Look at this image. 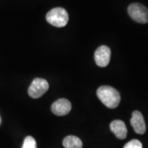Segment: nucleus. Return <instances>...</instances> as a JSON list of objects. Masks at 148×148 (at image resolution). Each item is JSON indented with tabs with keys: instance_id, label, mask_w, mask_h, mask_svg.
Returning <instances> with one entry per match:
<instances>
[{
	"instance_id": "1",
	"label": "nucleus",
	"mask_w": 148,
	"mask_h": 148,
	"mask_svg": "<svg viewBox=\"0 0 148 148\" xmlns=\"http://www.w3.org/2000/svg\"><path fill=\"white\" fill-rule=\"evenodd\" d=\"M97 95L101 102L109 108H115L121 101L119 92L110 86H101L97 90Z\"/></svg>"
},
{
	"instance_id": "7",
	"label": "nucleus",
	"mask_w": 148,
	"mask_h": 148,
	"mask_svg": "<svg viewBox=\"0 0 148 148\" xmlns=\"http://www.w3.org/2000/svg\"><path fill=\"white\" fill-rule=\"evenodd\" d=\"M130 123L135 132L139 134H143L145 133L146 125L143 114L138 110H135L132 112V118L130 119Z\"/></svg>"
},
{
	"instance_id": "6",
	"label": "nucleus",
	"mask_w": 148,
	"mask_h": 148,
	"mask_svg": "<svg viewBox=\"0 0 148 148\" xmlns=\"http://www.w3.org/2000/svg\"><path fill=\"white\" fill-rule=\"evenodd\" d=\"M51 111L56 115L64 116L69 114L71 110V103L68 99L61 98L53 103Z\"/></svg>"
},
{
	"instance_id": "9",
	"label": "nucleus",
	"mask_w": 148,
	"mask_h": 148,
	"mask_svg": "<svg viewBox=\"0 0 148 148\" xmlns=\"http://www.w3.org/2000/svg\"><path fill=\"white\" fill-rule=\"evenodd\" d=\"M62 144L65 148H82L83 145L80 138L73 135L66 136Z\"/></svg>"
},
{
	"instance_id": "4",
	"label": "nucleus",
	"mask_w": 148,
	"mask_h": 148,
	"mask_svg": "<svg viewBox=\"0 0 148 148\" xmlns=\"http://www.w3.org/2000/svg\"><path fill=\"white\" fill-rule=\"evenodd\" d=\"M49 89V84L45 79L37 77L31 83L28 88V95L34 99H37L43 95Z\"/></svg>"
},
{
	"instance_id": "3",
	"label": "nucleus",
	"mask_w": 148,
	"mask_h": 148,
	"mask_svg": "<svg viewBox=\"0 0 148 148\" xmlns=\"http://www.w3.org/2000/svg\"><path fill=\"white\" fill-rule=\"evenodd\" d=\"M127 12L130 16L139 23L148 22V9L145 5L139 3H133L128 6Z\"/></svg>"
},
{
	"instance_id": "2",
	"label": "nucleus",
	"mask_w": 148,
	"mask_h": 148,
	"mask_svg": "<svg viewBox=\"0 0 148 148\" xmlns=\"http://www.w3.org/2000/svg\"><path fill=\"white\" fill-rule=\"evenodd\" d=\"M46 20L54 27H62L66 25L69 21V14L63 8H54L47 12Z\"/></svg>"
},
{
	"instance_id": "5",
	"label": "nucleus",
	"mask_w": 148,
	"mask_h": 148,
	"mask_svg": "<svg viewBox=\"0 0 148 148\" xmlns=\"http://www.w3.org/2000/svg\"><path fill=\"white\" fill-rule=\"evenodd\" d=\"M111 51L106 45H101L96 49L95 52V60L96 64L101 67H105L110 62Z\"/></svg>"
},
{
	"instance_id": "11",
	"label": "nucleus",
	"mask_w": 148,
	"mask_h": 148,
	"mask_svg": "<svg viewBox=\"0 0 148 148\" xmlns=\"http://www.w3.org/2000/svg\"><path fill=\"white\" fill-rule=\"evenodd\" d=\"M123 148H143V145L138 140L133 139L127 142Z\"/></svg>"
},
{
	"instance_id": "8",
	"label": "nucleus",
	"mask_w": 148,
	"mask_h": 148,
	"mask_svg": "<svg viewBox=\"0 0 148 148\" xmlns=\"http://www.w3.org/2000/svg\"><path fill=\"white\" fill-rule=\"evenodd\" d=\"M110 130L119 139H125L127 136V130L125 123L121 120H114L110 124Z\"/></svg>"
},
{
	"instance_id": "10",
	"label": "nucleus",
	"mask_w": 148,
	"mask_h": 148,
	"mask_svg": "<svg viewBox=\"0 0 148 148\" xmlns=\"http://www.w3.org/2000/svg\"><path fill=\"white\" fill-rule=\"evenodd\" d=\"M22 148H37L36 140L32 136H27L24 139Z\"/></svg>"
}]
</instances>
